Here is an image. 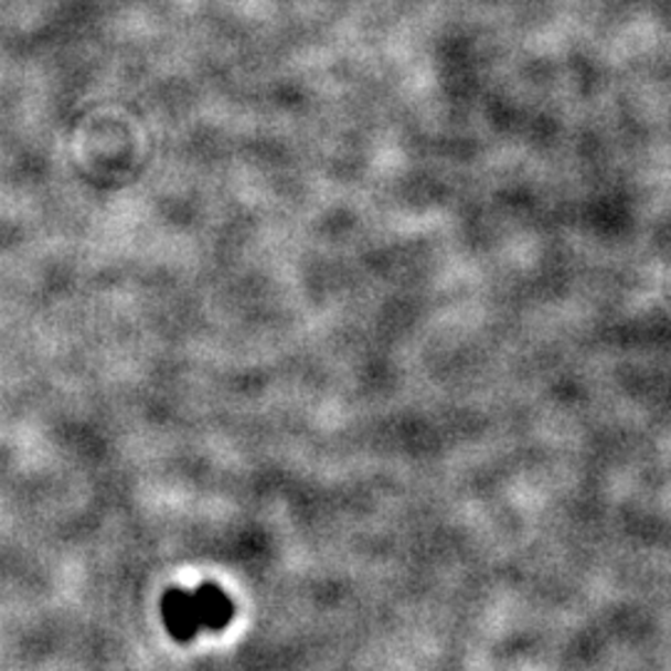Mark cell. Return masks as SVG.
<instances>
[{"label": "cell", "mask_w": 671, "mask_h": 671, "mask_svg": "<svg viewBox=\"0 0 671 671\" xmlns=\"http://www.w3.org/2000/svg\"><path fill=\"white\" fill-rule=\"evenodd\" d=\"M162 617L164 625L170 629V635L177 641H190L200 631V621L194 615L192 605V592L184 589H170L162 599Z\"/></svg>", "instance_id": "1"}, {"label": "cell", "mask_w": 671, "mask_h": 671, "mask_svg": "<svg viewBox=\"0 0 671 671\" xmlns=\"http://www.w3.org/2000/svg\"><path fill=\"white\" fill-rule=\"evenodd\" d=\"M192 605L196 621H200V629H222L230 625L234 615L232 599L216 585H210V582L192 592Z\"/></svg>", "instance_id": "2"}]
</instances>
